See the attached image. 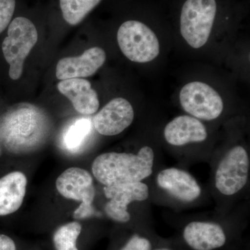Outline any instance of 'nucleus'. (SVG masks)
Returning a JSON list of instances; mask_svg holds the SVG:
<instances>
[{"mask_svg":"<svg viewBox=\"0 0 250 250\" xmlns=\"http://www.w3.org/2000/svg\"><path fill=\"white\" fill-rule=\"evenodd\" d=\"M56 187L62 196L81 202L80 207L74 212V218L81 220L96 215L93 207L95 187L88 171L80 167H70L57 178Z\"/></svg>","mask_w":250,"mask_h":250,"instance_id":"obj_6","label":"nucleus"},{"mask_svg":"<svg viewBox=\"0 0 250 250\" xmlns=\"http://www.w3.org/2000/svg\"><path fill=\"white\" fill-rule=\"evenodd\" d=\"M179 100L184 111L199 119L213 121L223 111L220 95L203 82H190L184 85L179 94Z\"/></svg>","mask_w":250,"mask_h":250,"instance_id":"obj_7","label":"nucleus"},{"mask_svg":"<svg viewBox=\"0 0 250 250\" xmlns=\"http://www.w3.org/2000/svg\"><path fill=\"white\" fill-rule=\"evenodd\" d=\"M0 250H16V244L10 237L0 234Z\"/></svg>","mask_w":250,"mask_h":250,"instance_id":"obj_22","label":"nucleus"},{"mask_svg":"<svg viewBox=\"0 0 250 250\" xmlns=\"http://www.w3.org/2000/svg\"><path fill=\"white\" fill-rule=\"evenodd\" d=\"M105 196L110 201L105 206V211L110 218L121 223L130 220L127 206L131 202L144 201L149 196V189L143 182L115 184L104 188Z\"/></svg>","mask_w":250,"mask_h":250,"instance_id":"obj_9","label":"nucleus"},{"mask_svg":"<svg viewBox=\"0 0 250 250\" xmlns=\"http://www.w3.org/2000/svg\"><path fill=\"white\" fill-rule=\"evenodd\" d=\"M82 231V226L77 222L65 224L54 233L53 242L56 250H78L77 240Z\"/></svg>","mask_w":250,"mask_h":250,"instance_id":"obj_19","label":"nucleus"},{"mask_svg":"<svg viewBox=\"0 0 250 250\" xmlns=\"http://www.w3.org/2000/svg\"><path fill=\"white\" fill-rule=\"evenodd\" d=\"M101 0H60L62 17L70 25L80 24Z\"/></svg>","mask_w":250,"mask_h":250,"instance_id":"obj_18","label":"nucleus"},{"mask_svg":"<svg viewBox=\"0 0 250 250\" xmlns=\"http://www.w3.org/2000/svg\"><path fill=\"white\" fill-rule=\"evenodd\" d=\"M134 118V108L131 104L124 98H115L94 117L93 125L99 134L116 136L130 126Z\"/></svg>","mask_w":250,"mask_h":250,"instance_id":"obj_10","label":"nucleus"},{"mask_svg":"<svg viewBox=\"0 0 250 250\" xmlns=\"http://www.w3.org/2000/svg\"><path fill=\"white\" fill-rule=\"evenodd\" d=\"M154 250H171L170 249H167V248H159V249H156Z\"/></svg>","mask_w":250,"mask_h":250,"instance_id":"obj_23","label":"nucleus"},{"mask_svg":"<svg viewBox=\"0 0 250 250\" xmlns=\"http://www.w3.org/2000/svg\"><path fill=\"white\" fill-rule=\"evenodd\" d=\"M106 59L103 49L91 47L80 57L61 59L56 68V76L59 80L92 76L103 66Z\"/></svg>","mask_w":250,"mask_h":250,"instance_id":"obj_11","label":"nucleus"},{"mask_svg":"<svg viewBox=\"0 0 250 250\" xmlns=\"http://www.w3.org/2000/svg\"><path fill=\"white\" fill-rule=\"evenodd\" d=\"M27 184V177L19 171L0 179V216L14 213L21 208Z\"/></svg>","mask_w":250,"mask_h":250,"instance_id":"obj_16","label":"nucleus"},{"mask_svg":"<svg viewBox=\"0 0 250 250\" xmlns=\"http://www.w3.org/2000/svg\"><path fill=\"white\" fill-rule=\"evenodd\" d=\"M117 39L122 52L133 62H152L160 52L157 36L150 28L139 21L123 23L118 29Z\"/></svg>","mask_w":250,"mask_h":250,"instance_id":"obj_5","label":"nucleus"},{"mask_svg":"<svg viewBox=\"0 0 250 250\" xmlns=\"http://www.w3.org/2000/svg\"><path fill=\"white\" fill-rule=\"evenodd\" d=\"M207 136L205 125L197 118L188 116L177 117L166 125L164 129L166 141L174 146L203 142Z\"/></svg>","mask_w":250,"mask_h":250,"instance_id":"obj_15","label":"nucleus"},{"mask_svg":"<svg viewBox=\"0 0 250 250\" xmlns=\"http://www.w3.org/2000/svg\"><path fill=\"white\" fill-rule=\"evenodd\" d=\"M16 8V0H0V34L11 23Z\"/></svg>","mask_w":250,"mask_h":250,"instance_id":"obj_20","label":"nucleus"},{"mask_svg":"<svg viewBox=\"0 0 250 250\" xmlns=\"http://www.w3.org/2000/svg\"><path fill=\"white\" fill-rule=\"evenodd\" d=\"M152 244L147 238L134 235L121 250H151Z\"/></svg>","mask_w":250,"mask_h":250,"instance_id":"obj_21","label":"nucleus"},{"mask_svg":"<svg viewBox=\"0 0 250 250\" xmlns=\"http://www.w3.org/2000/svg\"><path fill=\"white\" fill-rule=\"evenodd\" d=\"M49 130L50 123L45 112L31 104H19L3 117L0 139L9 152L24 154L43 145Z\"/></svg>","mask_w":250,"mask_h":250,"instance_id":"obj_1","label":"nucleus"},{"mask_svg":"<svg viewBox=\"0 0 250 250\" xmlns=\"http://www.w3.org/2000/svg\"><path fill=\"white\" fill-rule=\"evenodd\" d=\"M38 31L27 18L18 17L10 23L8 36L2 42V52L9 64V77L18 80L22 75L24 62L38 41Z\"/></svg>","mask_w":250,"mask_h":250,"instance_id":"obj_3","label":"nucleus"},{"mask_svg":"<svg viewBox=\"0 0 250 250\" xmlns=\"http://www.w3.org/2000/svg\"><path fill=\"white\" fill-rule=\"evenodd\" d=\"M92 131L89 118H77L65 128L62 135V145L69 152L79 151Z\"/></svg>","mask_w":250,"mask_h":250,"instance_id":"obj_17","label":"nucleus"},{"mask_svg":"<svg viewBox=\"0 0 250 250\" xmlns=\"http://www.w3.org/2000/svg\"><path fill=\"white\" fill-rule=\"evenodd\" d=\"M250 161L241 146L230 149L219 164L215 174V187L225 195H232L243 189L248 182Z\"/></svg>","mask_w":250,"mask_h":250,"instance_id":"obj_8","label":"nucleus"},{"mask_svg":"<svg viewBox=\"0 0 250 250\" xmlns=\"http://www.w3.org/2000/svg\"><path fill=\"white\" fill-rule=\"evenodd\" d=\"M59 91L66 97L79 113L92 115L98 111L100 102L98 93L85 79L73 78L62 80L57 85Z\"/></svg>","mask_w":250,"mask_h":250,"instance_id":"obj_13","label":"nucleus"},{"mask_svg":"<svg viewBox=\"0 0 250 250\" xmlns=\"http://www.w3.org/2000/svg\"><path fill=\"white\" fill-rule=\"evenodd\" d=\"M216 9L215 0H187L184 3L181 13V34L193 48H200L208 41Z\"/></svg>","mask_w":250,"mask_h":250,"instance_id":"obj_4","label":"nucleus"},{"mask_svg":"<svg viewBox=\"0 0 250 250\" xmlns=\"http://www.w3.org/2000/svg\"><path fill=\"white\" fill-rule=\"evenodd\" d=\"M157 183L161 188L182 202L193 201L201 194V188L191 174L174 167L161 171Z\"/></svg>","mask_w":250,"mask_h":250,"instance_id":"obj_12","label":"nucleus"},{"mask_svg":"<svg viewBox=\"0 0 250 250\" xmlns=\"http://www.w3.org/2000/svg\"><path fill=\"white\" fill-rule=\"evenodd\" d=\"M154 154L152 148L145 146L137 154L108 152L98 156L92 165L95 178L106 186L135 183L152 173Z\"/></svg>","mask_w":250,"mask_h":250,"instance_id":"obj_2","label":"nucleus"},{"mask_svg":"<svg viewBox=\"0 0 250 250\" xmlns=\"http://www.w3.org/2000/svg\"><path fill=\"white\" fill-rule=\"evenodd\" d=\"M184 238L194 250H213L221 248L227 241L223 229L218 224L192 222L186 227Z\"/></svg>","mask_w":250,"mask_h":250,"instance_id":"obj_14","label":"nucleus"}]
</instances>
